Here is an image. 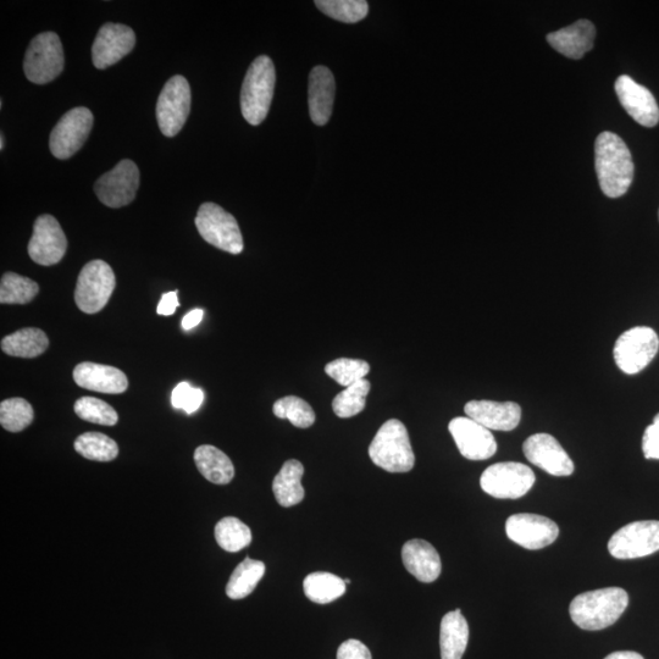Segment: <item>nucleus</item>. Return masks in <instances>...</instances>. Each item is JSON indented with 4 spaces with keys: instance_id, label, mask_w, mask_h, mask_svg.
<instances>
[{
    "instance_id": "1",
    "label": "nucleus",
    "mask_w": 659,
    "mask_h": 659,
    "mask_svg": "<svg viewBox=\"0 0 659 659\" xmlns=\"http://www.w3.org/2000/svg\"><path fill=\"white\" fill-rule=\"evenodd\" d=\"M595 165L598 182L607 197L619 198L628 192L634 180V162L622 138L613 132H602L595 143Z\"/></svg>"
},
{
    "instance_id": "2",
    "label": "nucleus",
    "mask_w": 659,
    "mask_h": 659,
    "mask_svg": "<svg viewBox=\"0 0 659 659\" xmlns=\"http://www.w3.org/2000/svg\"><path fill=\"white\" fill-rule=\"evenodd\" d=\"M629 605L628 592L622 587L584 592L570 603V617L579 628L597 631L611 627Z\"/></svg>"
},
{
    "instance_id": "3",
    "label": "nucleus",
    "mask_w": 659,
    "mask_h": 659,
    "mask_svg": "<svg viewBox=\"0 0 659 659\" xmlns=\"http://www.w3.org/2000/svg\"><path fill=\"white\" fill-rule=\"evenodd\" d=\"M276 73L273 60L260 55L249 66L241 91V109L247 123H263L273 102Z\"/></svg>"
},
{
    "instance_id": "4",
    "label": "nucleus",
    "mask_w": 659,
    "mask_h": 659,
    "mask_svg": "<svg viewBox=\"0 0 659 659\" xmlns=\"http://www.w3.org/2000/svg\"><path fill=\"white\" fill-rule=\"evenodd\" d=\"M369 456L375 465L386 472H411L415 456L406 426L397 419L387 420L370 443Z\"/></svg>"
},
{
    "instance_id": "5",
    "label": "nucleus",
    "mask_w": 659,
    "mask_h": 659,
    "mask_svg": "<svg viewBox=\"0 0 659 659\" xmlns=\"http://www.w3.org/2000/svg\"><path fill=\"white\" fill-rule=\"evenodd\" d=\"M64 49L57 33L43 32L33 38L24 60V71L29 81L46 85L63 73Z\"/></svg>"
},
{
    "instance_id": "6",
    "label": "nucleus",
    "mask_w": 659,
    "mask_h": 659,
    "mask_svg": "<svg viewBox=\"0 0 659 659\" xmlns=\"http://www.w3.org/2000/svg\"><path fill=\"white\" fill-rule=\"evenodd\" d=\"M199 235L209 245L221 251L240 254L243 251V237L234 215L215 203H204L198 209L195 220Z\"/></svg>"
},
{
    "instance_id": "7",
    "label": "nucleus",
    "mask_w": 659,
    "mask_h": 659,
    "mask_svg": "<svg viewBox=\"0 0 659 659\" xmlns=\"http://www.w3.org/2000/svg\"><path fill=\"white\" fill-rule=\"evenodd\" d=\"M115 274L108 263L92 260L77 279L75 302L81 312L96 314L107 306L115 290Z\"/></svg>"
},
{
    "instance_id": "8",
    "label": "nucleus",
    "mask_w": 659,
    "mask_h": 659,
    "mask_svg": "<svg viewBox=\"0 0 659 659\" xmlns=\"http://www.w3.org/2000/svg\"><path fill=\"white\" fill-rule=\"evenodd\" d=\"M657 332L647 326L625 331L614 345L613 356L618 368L628 375L639 374L657 356Z\"/></svg>"
},
{
    "instance_id": "9",
    "label": "nucleus",
    "mask_w": 659,
    "mask_h": 659,
    "mask_svg": "<svg viewBox=\"0 0 659 659\" xmlns=\"http://www.w3.org/2000/svg\"><path fill=\"white\" fill-rule=\"evenodd\" d=\"M536 481L528 465L505 462L491 465L481 475L480 486L487 495L501 500H517L528 494Z\"/></svg>"
},
{
    "instance_id": "10",
    "label": "nucleus",
    "mask_w": 659,
    "mask_h": 659,
    "mask_svg": "<svg viewBox=\"0 0 659 659\" xmlns=\"http://www.w3.org/2000/svg\"><path fill=\"white\" fill-rule=\"evenodd\" d=\"M191 101V88L184 76H174L165 83L157 103L158 125L164 136L179 134L190 115Z\"/></svg>"
},
{
    "instance_id": "11",
    "label": "nucleus",
    "mask_w": 659,
    "mask_h": 659,
    "mask_svg": "<svg viewBox=\"0 0 659 659\" xmlns=\"http://www.w3.org/2000/svg\"><path fill=\"white\" fill-rule=\"evenodd\" d=\"M608 551L617 559H635L659 551V522L642 520L623 526L608 542Z\"/></svg>"
},
{
    "instance_id": "12",
    "label": "nucleus",
    "mask_w": 659,
    "mask_h": 659,
    "mask_svg": "<svg viewBox=\"0 0 659 659\" xmlns=\"http://www.w3.org/2000/svg\"><path fill=\"white\" fill-rule=\"evenodd\" d=\"M140 187V170L132 160L124 159L99 177L94 185L99 201L109 208L129 206Z\"/></svg>"
},
{
    "instance_id": "13",
    "label": "nucleus",
    "mask_w": 659,
    "mask_h": 659,
    "mask_svg": "<svg viewBox=\"0 0 659 659\" xmlns=\"http://www.w3.org/2000/svg\"><path fill=\"white\" fill-rule=\"evenodd\" d=\"M93 120L91 110L83 107L64 114L55 125L49 142L54 157L66 160L79 152L91 134Z\"/></svg>"
},
{
    "instance_id": "14",
    "label": "nucleus",
    "mask_w": 659,
    "mask_h": 659,
    "mask_svg": "<svg viewBox=\"0 0 659 659\" xmlns=\"http://www.w3.org/2000/svg\"><path fill=\"white\" fill-rule=\"evenodd\" d=\"M27 249L33 262L43 267L58 264L68 249V240L58 220L48 214L37 218Z\"/></svg>"
},
{
    "instance_id": "15",
    "label": "nucleus",
    "mask_w": 659,
    "mask_h": 659,
    "mask_svg": "<svg viewBox=\"0 0 659 659\" xmlns=\"http://www.w3.org/2000/svg\"><path fill=\"white\" fill-rule=\"evenodd\" d=\"M506 533L509 540L526 550H541L557 540L559 528L542 515L520 513L507 519Z\"/></svg>"
},
{
    "instance_id": "16",
    "label": "nucleus",
    "mask_w": 659,
    "mask_h": 659,
    "mask_svg": "<svg viewBox=\"0 0 659 659\" xmlns=\"http://www.w3.org/2000/svg\"><path fill=\"white\" fill-rule=\"evenodd\" d=\"M448 430L464 458L470 461H486L495 456L497 442L491 430L468 417L454 418Z\"/></svg>"
},
{
    "instance_id": "17",
    "label": "nucleus",
    "mask_w": 659,
    "mask_h": 659,
    "mask_svg": "<svg viewBox=\"0 0 659 659\" xmlns=\"http://www.w3.org/2000/svg\"><path fill=\"white\" fill-rule=\"evenodd\" d=\"M136 35L129 26L104 24L98 31L92 46V60L99 70L120 62L135 48Z\"/></svg>"
},
{
    "instance_id": "18",
    "label": "nucleus",
    "mask_w": 659,
    "mask_h": 659,
    "mask_svg": "<svg viewBox=\"0 0 659 659\" xmlns=\"http://www.w3.org/2000/svg\"><path fill=\"white\" fill-rule=\"evenodd\" d=\"M523 451L526 459L546 473L553 476H569L574 473V463L564 451L561 443L548 434L530 436L524 442Z\"/></svg>"
},
{
    "instance_id": "19",
    "label": "nucleus",
    "mask_w": 659,
    "mask_h": 659,
    "mask_svg": "<svg viewBox=\"0 0 659 659\" xmlns=\"http://www.w3.org/2000/svg\"><path fill=\"white\" fill-rule=\"evenodd\" d=\"M614 87L620 104L636 123L645 127H655L659 123L656 98L646 87L639 85L628 75L618 77Z\"/></svg>"
},
{
    "instance_id": "20",
    "label": "nucleus",
    "mask_w": 659,
    "mask_h": 659,
    "mask_svg": "<svg viewBox=\"0 0 659 659\" xmlns=\"http://www.w3.org/2000/svg\"><path fill=\"white\" fill-rule=\"evenodd\" d=\"M464 412L486 429L496 431H512L522 419V408L514 402L470 401Z\"/></svg>"
},
{
    "instance_id": "21",
    "label": "nucleus",
    "mask_w": 659,
    "mask_h": 659,
    "mask_svg": "<svg viewBox=\"0 0 659 659\" xmlns=\"http://www.w3.org/2000/svg\"><path fill=\"white\" fill-rule=\"evenodd\" d=\"M336 94L335 77L326 66H315L309 75L308 105L315 125L329 123Z\"/></svg>"
},
{
    "instance_id": "22",
    "label": "nucleus",
    "mask_w": 659,
    "mask_h": 659,
    "mask_svg": "<svg viewBox=\"0 0 659 659\" xmlns=\"http://www.w3.org/2000/svg\"><path fill=\"white\" fill-rule=\"evenodd\" d=\"M73 376L77 386L82 389L108 393V395H120L129 387V380L123 371L109 365L81 363L76 365Z\"/></svg>"
},
{
    "instance_id": "23",
    "label": "nucleus",
    "mask_w": 659,
    "mask_h": 659,
    "mask_svg": "<svg viewBox=\"0 0 659 659\" xmlns=\"http://www.w3.org/2000/svg\"><path fill=\"white\" fill-rule=\"evenodd\" d=\"M404 567L415 579L430 584L439 579L442 563L439 552L428 541L414 539L402 548Z\"/></svg>"
},
{
    "instance_id": "24",
    "label": "nucleus",
    "mask_w": 659,
    "mask_h": 659,
    "mask_svg": "<svg viewBox=\"0 0 659 659\" xmlns=\"http://www.w3.org/2000/svg\"><path fill=\"white\" fill-rule=\"evenodd\" d=\"M595 37V25L589 20H579L562 30L550 33L547 42L564 57L578 60L594 48Z\"/></svg>"
},
{
    "instance_id": "25",
    "label": "nucleus",
    "mask_w": 659,
    "mask_h": 659,
    "mask_svg": "<svg viewBox=\"0 0 659 659\" xmlns=\"http://www.w3.org/2000/svg\"><path fill=\"white\" fill-rule=\"evenodd\" d=\"M468 641L469 625L461 609L445 614L440 628L441 658L462 659Z\"/></svg>"
},
{
    "instance_id": "26",
    "label": "nucleus",
    "mask_w": 659,
    "mask_h": 659,
    "mask_svg": "<svg viewBox=\"0 0 659 659\" xmlns=\"http://www.w3.org/2000/svg\"><path fill=\"white\" fill-rule=\"evenodd\" d=\"M193 458H195L198 472L210 483L227 485L234 479V464L219 448L210 445L199 446Z\"/></svg>"
},
{
    "instance_id": "27",
    "label": "nucleus",
    "mask_w": 659,
    "mask_h": 659,
    "mask_svg": "<svg viewBox=\"0 0 659 659\" xmlns=\"http://www.w3.org/2000/svg\"><path fill=\"white\" fill-rule=\"evenodd\" d=\"M303 464L296 459H290L284 465L273 481V492L281 507L290 508L301 503L304 498L302 478Z\"/></svg>"
},
{
    "instance_id": "28",
    "label": "nucleus",
    "mask_w": 659,
    "mask_h": 659,
    "mask_svg": "<svg viewBox=\"0 0 659 659\" xmlns=\"http://www.w3.org/2000/svg\"><path fill=\"white\" fill-rule=\"evenodd\" d=\"M48 346L47 335L36 328L21 329L2 340L3 352L18 358H36L46 352Z\"/></svg>"
},
{
    "instance_id": "29",
    "label": "nucleus",
    "mask_w": 659,
    "mask_h": 659,
    "mask_svg": "<svg viewBox=\"0 0 659 659\" xmlns=\"http://www.w3.org/2000/svg\"><path fill=\"white\" fill-rule=\"evenodd\" d=\"M346 587L345 579L326 572L309 574L303 581L304 594L318 605H328L336 601L345 595Z\"/></svg>"
},
{
    "instance_id": "30",
    "label": "nucleus",
    "mask_w": 659,
    "mask_h": 659,
    "mask_svg": "<svg viewBox=\"0 0 659 659\" xmlns=\"http://www.w3.org/2000/svg\"><path fill=\"white\" fill-rule=\"evenodd\" d=\"M264 574L265 564L247 557L245 561L238 564L234 573L231 574L229 583L226 586V595L231 600H242V598H246L256 590Z\"/></svg>"
},
{
    "instance_id": "31",
    "label": "nucleus",
    "mask_w": 659,
    "mask_h": 659,
    "mask_svg": "<svg viewBox=\"0 0 659 659\" xmlns=\"http://www.w3.org/2000/svg\"><path fill=\"white\" fill-rule=\"evenodd\" d=\"M74 447L83 458L96 462H112L119 454L118 443L101 433L80 435L77 437Z\"/></svg>"
},
{
    "instance_id": "32",
    "label": "nucleus",
    "mask_w": 659,
    "mask_h": 659,
    "mask_svg": "<svg viewBox=\"0 0 659 659\" xmlns=\"http://www.w3.org/2000/svg\"><path fill=\"white\" fill-rule=\"evenodd\" d=\"M215 540L223 550L235 553L252 542V531L235 517H225L215 526Z\"/></svg>"
},
{
    "instance_id": "33",
    "label": "nucleus",
    "mask_w": 659,
    "mask_h": 659,
    "mask_svg": "<svg viewBox=\"0 0 659 659\" xmlns=\"http://www.w3.org/2000/svg\"><path fill=\"white\" fill-rule=\"evenodd\" d=\"M370 389V382L363 379L340 392L332 401V409L337 417L347 419L363 412Z\"/></svg>"
},
{
    "instance_id": "34",
    "label": "nucleus",
    "mask_w": 659,
    "mask_h": 659,
    "mask_svg": "<svg viewBox=\"0 0 659 659\" xmlns=\"http://www.w3.org/2000/svg\"><path fill=\"white\" fill-rule=\"evenodd\" d=\"M40 286L35 281L15 273H5L0 282L2 304H27L35 299Z\"/></svg>"
},
{
    "instance_id": "35",
    "label": "nucleus",
    "mask_w": 659,
    "mask_h": 659,
    "mask_svg": "<svg viewBox=\"0 0 659 659\" xmlns=\"http://www.w3.org/2000/svg\"><path fill=\"white\" fill-rule=\"evenodd\" d=\"M35 419V412L24 398H9L0 403V424L10 433H20L30 426Z\"/></svg>"
},
{
    "instance_id": "36",
    "label": "nucleus",
    "mask_w": 659,
    "mask_h": 659,
    "mask_svg": "<svg viewBox=\"0 0 659 659\" xmlns=\"http://www.w3.org/2000/svg\"><path fill=\"white\" fill-rule=\"evenodd\" d=\"M315 5L329 18L345 24H356L369 13V4L364 0H317Z\"/></svg>"
},
{
    "instance_id": "37",
    "label": "nucleus",
    "mask_w": 659,
    "mask_h": 659,
    "mask_svg": "<svg viewBox=\"0 0 659 659\" xmlns=\"http://www.w3.org/2000/svg\"><path fill=\"white\" fill-rule=\"evenodd\" d=\"M275 417L290 420L299 429H308L315 423V412L310 404L296 396H287L276 401L273 407Z\"/></svg>"
},
{
    "instance_id": "38",
    "label": "nucleus",
    "mask_w": 659,
    "mask_h": 659,
    "mask_svg": "<svg viewBox=\"0 0 659 659\" xmlns=\"http://www.w3.org/2000/svg\"><path fill=\"white\" fill-rule=\"evenodd\" d=\"M77 417L93 424L114 426L119 422V415L107 402L94 397H82L74 406Z\"/></svg>"
},
{
    "instance_id": "39",
    "label": "nucleus",
    "mask_w": 659,
    "mask_h": 659,
    "mask_svg": "<svg viewBox=\"0 0 659 659\" xmlns=\"http://www.w3.org/2000/svg\"><path fill=\"white\" fill-rule=\"evenodd\" d=\"M369 371L370 365L362 359L340 358L325 367V373L343 387L365 379Z\"/></svg>"
},
{
    "instance_id": "40",
    "label": "nucleus",
    "mask_w": 659,
    "mask_h": 659,
    "mask_svg": "<svg viewBox=\"0 0 659 659\" xmlns=\"http://www.w3.org/2000/svg\"><path fill=\"white\" fill-rule=\"evenodd\" d=\"M204 392L192 387L188 382H181L171 393V404L176 409H182L187 414H193L201 408Z\"/></svg>"
},
{
    "instance_id": "41",
    "label": "nucleus",
    "mask_w": 659,
    "mask_h": 659,
    "mask_svg": "<svg viewBox=\"0 0 659 659\" xmlns=\"http://www.w3.org/2000/svg\"><path fill=\"white\" fill-rule=\"evenodd\" d=\"M642 452L647 459H659V413L642 437Z\"/></svg>"
},
{
    "instance_id": "42",
    "label": "nucleus",
    "mask_w": 659,
    "mask_h": 659,
    "mask_svg": "<svg viewBox=\"0 0 659 659\" xmlns=\"http://www.w3.org/2000/svg\"><path fill=\"white\" fill-rule=\"evenodd\" d=\"M337 659H373L367 646L358 640H347L337 650Z\"/></svg>"
},
{
    "instance_id": "43",
    "label": "nucleus",
    "mask_w": 659,
    "mask_h": 659,
    "mask_svg": "<svg viewBox=\"0 0 659 659\" xmlns=\"http://www.w3.org/2000/svg\"><path fill=\"white\" fill-rule=\"evenodd\" d=\"M179 307L180 302L179 298H177V291H171L164 293L158 304L157 312L159 315H164V317H170V315H173Z\"/></svg>"
},
{
    "instance_id": "44",
    "label": "nucleus",
    "mask_w": 659,
    "mask_h": 659,
    "mask_svg": "<svg viewBox=\"0 0 659 659\" xmlns=\"http://www.w3.org/2000/svg\"><path fill=\"white\" fill-rule=\"evenodd\" d=\"M203 310L202 309H195L192 310V312L188 313L185 315V318L182 319V328L185 330H191L193 328H196V326L201 323L203 319Z\"/></svg>"
},
{
    "instance_id": "45",
    "label": "nucleus",
    "mask_w": 659,
    "mask_h": 659,
    "mask_svg": "<svg viewBox=\"0 0 659 659\" xmlns=\"http://www.w3.org/2000/svg\"><path fill=\"white\" fill-rule=\"evenodd\" d=\"M605 659H645L638 652L631 651H619L613 652L611 655H608Z\"/></svg>"
},
{
    "instance_id": "46",
    "label": "nucleus",
    "mask_w": 659,
    "mask_h": 659,
    "mask_svg": "<svg viewBox=\"0 0 659 659\" xmlns=\"http://www.w3.org/2000/svg\"><path fill=\"white\" fill-rule=\"evenodd\" d=\"M4 146H5V140H4V135L2 134L0 135V149H2V151L4 149Z\"/></svg>"
},
{
    "instance_id": "47",
    "label": "nucleus",
    "mask_w": 659,
    "mask_h": 659,
    "mask_svg": "<svg viewBox=\"0 0 659 659\" xmlns=\"http://www.w3.org/2000/svg\"><path fill=\"white\" fill-rule=\"evenodd\" d=\"M345 583H346V585L351 584V580L350 579H345Z\"/></svg>"
},
{
    "instance_id": "48",
    "label": "nucleus",
    "mask_w": 659,
    "mask_h": 659,
    "mask_svg": "<svg viewBox=\"0 0 659 659\" xmlns=\"http://www.w3.org/2000/svg\"><path fill=\"white\" fill-rule=\"evenodd\" d=\"M658 218H659V213H658Z\"/></svg>"
}]
</instances>
